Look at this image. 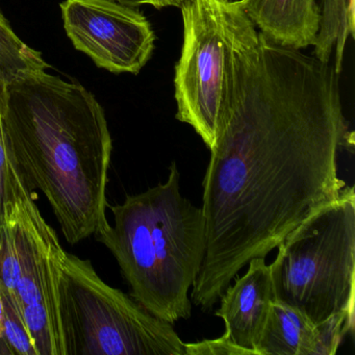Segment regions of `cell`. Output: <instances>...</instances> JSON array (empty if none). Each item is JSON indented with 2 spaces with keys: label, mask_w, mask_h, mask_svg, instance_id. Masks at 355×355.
<instances>
[{
  "label": "cell",
  "mask_w": 355,
  "mask_h": 355,
  "mask_svg": "<svg viewBox=\"0 0 355 355\" xmlns=\"http://www.w3.org/2000/svg\"><path fill=\"white\" fill-rule=\"evenodd\" d=\"M232 97L203 180L205 259L193 302L209 311L236 274L348 190L338 174L353 145L334 66L278 46L230 7Z\"/></svg>",
  "instance_id": "cell-1"
},
{
  "label": "cell",
  "mask_w": 355,
  "mask_h": 355,
  "mask_svg": "<svg viewBox=\"0 0 355 355\" xmlns=\"http://www.w3.org/2000/svg\"><path fill=\"white\" fill-rule=\"evenodd\" d=\"M1 123L14 167L46 197L64 238L78 244L107 221L111 132L105 110L78 83L46 71L3 91Z\"/></svg>",
  "instance_id": "cell-2"
},
{
  "label": "cell",
  "mask_w": 355,
  "mask_h": 355,
  "mask_svg": "<svg viewBox=\"0 0 355 355\" xmlns=\"http://www.w3.org/2000/svg\"><path fill=\"white\" fill-rule=\"evenodd\" d=\"M165 184L107 205L96 240L115 257L130 284V296L164 321L174 324L192 313L189 290L205 259L207 238L202 209L180 193L176 164Z\"/></svg>",
  "instance_id": "cell-3"
},
{
  "label": "cell",
  "mask_w": 355,
  "mask_h": 355,
  "mask_svg": "<svg viewBox=\"0 0 355 355\" xmlns=\"http://www.w3.org/2000/svg\"><path fill=\"white\" fill-rule=\"evenodd\" d=\"M277 248L269 265L275 300L315 324L336 313L354 315V187L297 226Z\"/></svg>",
  "instance_id": "cell-4"
},
{
  "label": "cell",
  "mask_w": 355,
  "mask_h": 355,
  "mask_svg": "<svg viewBox=\"0 0 355 355\" xmlns=\"http://www.w3.org/2000/svg\"><path fill=\"white\" fill-rule=\"evenodd\" d=\"M58 302L66 355H186L169 322L105 284L88 259L62 250Z\"/></svg>",
  "instance_id": "cell-5"
},
{
  "label": "cell",
  "mask_w": 355,
  "mask_h": 355,
  "mask_svg": "<svg viewBox=\"0 0 355 355\" xmlns=\"http://www.w3.org/2000/svg\"><path fill=\"white\" fill-rule=\"evenodd\" d=\"M63 249L26 189L0 222V282L15 299L37 355H66L58 302Z\"/></svg>",
  "instance_id": "cell-6"
},
{
  "label": "cell",
  "mask_w": 355,
  "mask_h": 355,
  "mask_svg": "<svg viewBox=\"0 0 355 355\" xmlns=\"http://www.w3.org/2000/svg\"><path fill=\"white\" fill-rule=\"evenodd\" d=\"M230 0H184V43L175 66L176 119L209 149L232 97Z\"/></svg>",
  "instance_id": "cell-7"
},
{
  "label": "cell",
  "mask_w": 355,
  "mask_h": 355,
  "mask_svg": "<svg viewBox=\"0 0 355 355\" xmlns=\"http://www.w3.org/2000/svg\"><path fill=\"white\" fill-rule=\"evenodd\" d=\"M60 7L68 38L97 67L138 74L148 63L155 35L140 11L111 0H65Z\"/></svg>",
  "instance_id": "cell-8"
},
{
  "label": "cell",
  "mask_w": 355,
  "mask_h": 355,
  "mask_svg": "<svg viewBox=\"0 0 355 355\" xmlns=\"http://www.w3.org/2000/svg\"><path fill=\"white\" fill-rule=\"evenodd\" d=\"M353 330L354 317L349 313H336L315 324L275 300L255 351L257 355H334L345 336Z\"/></svg>",
  "instance_id": "cell-9"
},
{
  "label": "cell",
  "mask_w": 355,
  "mask_h": 355,
  "mask_svg": "<svg viewBox=\"0 0 355 355\" xmlns=\"http://www.w3.org/2000/svg\"><path fill=\"white\" fill-rule=\"evenodd\" d=\"M221 305L215 315L225 323V334L234 344L255 351L267 321L272 303L275 301L270 266L263 257L248 263L244 275L236 278L222 295Z\"/></svg>",
  "instance_id": "cell-10"
},
{
  "label": "cell",
  "mask_w": 355,
  "mask_h": 355,
  "mask_svg": "<svg viewBox=\"0 0 355 355\" xmlns=\"http://www.w3.org/2000/svg\"><path fill=\"white\" fill-rule=\"evenodd\" d=\"M236 3L270 42L297 51L315 45L321 21L317 0H236Z\"/></svg>",
  "instance_id": "cell-11"
},
{
  "label": "cell",
  "mask_w": 355,
  "mask_h": 355,
  "mask_svg": "<svg viewBox=\"0 0 355 355\" xmlns=\"http://www.w3.org/2000/svg\"><path fill=\"white\" fill-rule=\"evenodd\" d=\"M354 0H323L313 57L328 63L336 51L334 66L340 74L345 46L349 37H354Z\"/></svg>",
  "instance_id": "cell-12"
},
{
  "label": "cell",
  "mask_w": 355,
  "mask_h": 355,
  "mask_svg": "<svg viewBox=\"0 0 355 355\" xmlns=\"http://www.w3.org/2000/svg\"><path fill=\"white\" fill-rule=\"evenodd\" d=\"M49 64L39 51L31 49L12 30L0 13V87L39 72L46 71Z\"/></svg>",
  "instance_id": "cell-13"
},
{
  "label": "cell",
  "mask_w": 355,
  "mask_h": 355,
  "mask_svg": "<svg viewBox=\"0 0 355 355\" xmlns=\"http://www.w3.org/2000/svg\"><path fill=\"white\" fill-rule=\"evenodd\" d=\"M0 355H37L21 311L0 282Z\"/></svg>",
  "instance_id": "cell-14"
},
{
  "label": "cell",
  "mask_w": 355,
  "mask_h": 355,
  "mask_svg": "<svg viewBox=\"0 0 355 355\" xmlns=\"http://www.w3.org/2000/svg\"><path fill=\"white\" fill-rule=\"evenodd\" d=\"M3 89L0 87V222L5 218L6 209L26 190L13 162L3 136L1 123V109H3Z\"/></svg>",
  "instance_id": "cell-15"
},
{
  "label": "cell",
  "mask_w": 355,
  "mask_h": 355,
  "mask_svg": "<svg viewBox=\"0 0 355 355\" xmlns=\"http://www.w3.org/2000/svg\"><path fill=\"white\" fill-rule=\"evenodd\" d=\"M186 355H255L253 351L234 344L225 334L215 340L184 344Z\"/></svg>",
  "instance_id": "cell-16"
}]
</instances>
